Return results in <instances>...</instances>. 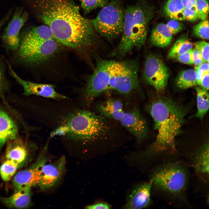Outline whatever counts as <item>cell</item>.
Masks as SVG:
<instances>
[{"label":"cell","mask_w":209,"mask_h":209,"mask_svg":"<svg viewBox=\"0 0 209 209\" xmlns=\"http://www.w3.org/2000/svg\"><path fill=\"white\" fill-rule=\"evenodd\" d=\"M37 17L58 43L75 49L89 48L97 40L90 20L72 0H34Z\"/></svg>","instance_id":"6da1fadb"},{"label":"cell","mask_w":209,"mask_h":209,"mask_svg":"<svg viewBox=\"0 0 209 209\" xmlns=\"http://www.w3.org/2000/svg\"><path fill=\"white\" fill-rule=\"evenodd\" d=\"M149 109L157 134L154 142L140 155L156 164L176 156L175 140L181 132L185 112L176 102L165 98L153 101Z\"/></svg>","instance_id":"7a4b0ae2"},{"label":"cell","mask_w":209,"mask_h":209,"mask_svg":"<svg viewBox=\"0 0 209 209\" xmlns=\"http://www.w3.org/2000/svg\"><path fill=\"white\" fill-rule=\"evenodd\" d=\"M138 69L137 59L98 58L83 91L84 104L88 107L97 97L108 90L124 95L136 91L139 87Z\"/></svg>","instance_id":"3957f363"},{"label":"cell","mask_w":209,"mask_h":209,"mask_svg":"<svg viewBox=\"0 0 209 209\" xmlns=\"http://www.w3.org/2000/svg\"><path fill=\"white\" fill-rule=\"evenodd\" d=\"M67 114H59L58 125L51 132L58 136L84 144L102 143L107 138L109 127L105 118L85 110L74 109Z\"/></svg>","instance_id":"277c9868"},{"label":"cell","mask_w":209,"mask_h":209,"mask_svg":"<svg viewBox=\"0 0 209 209\" xmlns=\"http://www.w3.org/2000/svg\"><path fill=\"white\" fill-rule=\"evenodd\" d=\"M188 166L174 159L155 165L149 181L156 194L170 204L190 207L187 192L190 179Z\"/></svg>","instance_id":"5b68a950"},{"label":"cell","mask_w":209,"mask_h":209,"mask_svg":"<svg viewBox=\"0 0 209 209\" xmlns=\"http://www.w3.org/2000/svg\"><path fill=\"white\" fill-rule=\"evenodd\" d=\"M151 16L150 9L142 0L127 7L121 38L109 56L121 60L134 49L139 50L145 42Z\"/></svg>","instance_id":"8992f818"},{"label":"cell","mask_w":209,"mask_h":209,"mask_svg":"<svg viewBox=\"0 0 209 209\" xmlns=\"http://www.w3.org/2000/svg\"><path fill=\"white\" fill-rule=\"evenodd\" d=\"M122 0H111L90 20L96 31L109 41H111L122 34L124 12Z\"/></svg>","instance_id":"52a82bcc"},{"label":"cell","mask_w":209,"mask_h":209,"mask_svg":"<svg viewBox=\"0 0 209 209\" xmlns=\"http://www.w3.org/2000/svg\"><path fill=\"white\" fill-rule=\"evenodd\" d=\"M58 42L54 38L34 43L20 45L18 55L29 65L39 64L51 57L57 50Z\"/></svg>","instance_id":"ba28073f"},{"label":"cell","mask_w":209,"mask_h":209,"mask_svg":"<svg viewBox=\"0 0 209 209\" xmlns=\"http://www.w3.org/2000/svg\"><path fill=\"white\" fill-rule=\"evenodd\" d=\"M143 73L148 84L158 91L165 90L170 74L168 68L162 60L154 55H149L145 61Z\"/></svg>","instance_id":"9c48e42d"},{"label":"cell","mask_w":209,"mask_h":209,"mask_svg":"<svg viewBox=\"0 0 209 209\" xmlns=\"http://www.w3.org/2000/svg\"><path fill=\"white\" fill-rule=\"evenodd\" d=\"M28 17V12L23 9L17 8L15 9L12 19L4 30L2 37L3 41L9 49L14 51L18 49L20 41V32Z\"/></svg>","instance_id":"30bf717a"},{"label":"cell","mask_w":209,"mask_h":209,"mask_svg":"<svg viewBox=\"0 0 209 209\" xmlns=\"http://www.w3.org/2000/svg\"><path fill=\"white\" fill-rule=\"evenodd\" d=\"M45 151L44 149L36 162L31 167L19 172L15 176L13 182L17 191L26 188H31L38 184L42 168L47 161Z\"/></svg>","instance_id":"8fae6325"},{"label":"cell","mask_w":209,"mask_h":209,"mask_svg":"<svg viewBox=\"0 0 209 209\" xmlns=\"http://www.w3.org/2000/svg\"><path fill=\"white\" fill-rule=\"evenodd\" d=\"M8 65L10 74L23 87L26 95H36L58 100L68 99L57 92L51 84L38 83L22 79L15 72L9 64Z\"/></svg>","instance_id":"7c38bea8"},{"label":"cell","mask_w":209,"mask_h":209,"mask_svg":"<svg viewBox=\"0 0 209 209\" xmlns=\"http://www.w3.org/2000/svg\"><path fill=\"white\" fill-rule=\"evenodd\" d=\"M120 121L138 142H142L147 136L148 128L147 122L137 109L135 108L129 111L125 112Z\"/></svg>","instance_id":"4fadbf2b"},{"label":"cell","mask_w":209,"mask_h":209,"mask_svg":"<svg viewBox=\"0 0 209 209\" xmlns=\"http://www.w3.org/2000/svg\"><path fill=\"white\" fill-rule=\"evenodd\" d=\"M66 163V158L62 156L54 163L44 165L38 184L42 191L51 188L60 180L65 171Z\"/></svg>","instance_id":"5bb4252c"},{"label":"cell","mask_w":209,"mask_h":209,"mask_svg":"<svg viewBox=\"0 0 209 209\" xmlns=\"http://www.w3.org/2000/svg\"><path fill=\"white\" fill-rule=\"evenodd\" d=\"M152 184L149 181L134 188L129 195L125 206L127 209H141L148 206L150 202Z\"/></svg>","instance_id":"9a60e30c"},{"label":"cell","mask_w":209,"mask_h":209,"mask_svg":"<svg viewBox=\"0 0 209 209\" xmlns=\"http://www.w3.org/2000/svg\"><path fill=\"white\" fill-rule=\"evenodd\" d=\"M20 37L19 45L39 42L54 39L51 29L45 25L29 28L23 33Z\"/></svg>","instance_id":"2e32d148"},{"label":"cell","mask_w":209,"mask_h":209,"mask_svg":"<svg viewBox=\"0 0 209 209\" xmlns=\"http://www.w3.org/2000/svg\"><path fill=\"white\" fill-rule=\"evenodd\" d=\"M99 114L109 119L120 121L124 113L123 104L119 100L109 99L97 107Z\"/></svg>","instance_id":"e0dca14e"},{"label":"cell","mask_w":209,"mask_h":209,"mask_svg":"<svg viewBox=\"0 0 209 209\" xmlns=\"http://www.w3.org/2000/svg\"><path fill=\"white\" fill-rule=\"evenodd\" d=\"M17 127L9 116L0 110V147L9 140L16 138Z\"/></svg>","instance_id":"ac0fdd59"},{"label":"cell","mask_w":209,"mask_h":209,"mask_svg":"<svg viewBox=\"0 0 209 209\" xmlns=\"http://www.w3.org/2000/svg\"><path fill=\"white\" fill-rule=\"evenodd\" d=\"M173 35L166 24L161 23L153 29L150 40L153 45L164 48L170 44L172 39Z\"/></svg>","instance_id":"d6986e66"},{"label":"cell","mask_w":209,"mask_h":209,"mask_svg":"<svg viewBox=\"0 0 209 209\" xmlns=\"http://www.w3.org/2000/svg\"><path fill=\"white\" fill-rule=\"evenodd\" d=\"M30 188H26L17 190L13 194L3 198V202L9 207L23 208L30 204L31 198Z\"/></svg>","instance_id":"ffe728a7"},{"label":"cell","mask_w":209,"mask_h":209,"mask_svg":"<svg viewBox=\"0 0 209 209\" xmlns=\"http://www.w3.org/2000/svg\"><path fill=\"white\" fill-rule=\"evenodd\" d=\"M15 139L12 140V142L8 146L6 157L7 159L13 160L20 164L26 158L27 151L24 145Z\"/></svg>","instance_id":"44dd1931"},{"label":"cell","mask_w":209,"mask_h":209,"mask_svg":"<svg viewBox=\"0 0 209 209\" xmlns=\"http://www.w3.org/2000/svg\"><path fill=\"white\" fill-rule=\"evenodd\" d=\"M175 82L177 86L182 89H186L198 85L196 71L190 69L183 71L177 76Z\"/></svg>","instance_id":"7402d4cb"},{"label":"cell","mask_w":209,"mask_h":209,"mask_svg":"<svg viewBox=\"0 0 209 209\" xmlns=\"http://www.w3.org/2000/svg\"><path fill=\"white\" fill-rule=\"evenodd\" d=\"M195 89L197 93V110L195 116L202 120L208 110V90L201 87H196Z\"/></svg>","instance_id":"603a6c76"},{"label":"cell","mask_w":209,"mask_h":209,"mask_svg":"<svg viewBox=\"0 0 209 209\" xmlns=\"http://www.w3.org/2000/svg\"><path fill=\"white\" fill-rule=\"evenodd\" d=\"M184 8L181 0H168L164 10L166 15L172 19L183 21L185 20L183 16Z\"/></svg>","instance_id":"cb8c5ba5"},{"label":"cell","mask_w":209,"mask_h":209,"mask_svg":"<svg viewBox=\"0 0 209 209\" xmlns=\"http://www.w3.org/2000/svg\"><path fill=\"white\" fill-rule=\"evenodd\" d=\"M192 43L185 37H181L175 42L167 55L169 59L176 58L187 51L192 49Z\"/></svg>","instance_id":"d4e9b609"},{"label":"cell","mask_w":209,"mask_h":209,"mask_svg":"<svg viewBox=\"0 0 209 209\" xmlns=\"http://www.w3.org/2000/svg\"><path fill=\"white\" fill-rule=\"evenodd\" d=\"M20 164L10 159L5 161L0 168V174L2 179L5 181L10 180L15 173Z\"/></svg>","instance_id":"484cf974"},{"label":"cell","mask_w":209,"mask_h":209,"mask_svg":"<svg viewBox=\"0 0 209 209\" xmlns=\"http://www.w3.org/2000/svg\"><path fill=\"white\" fill-rule=\"evenodd\" d=\"M81 3L84 14L85 15L91 11L98 8H103L109 0H78Z\"/></svg>","instance_id":"4316f807"},{"label":"cell","mask_w":209,"mask_h":209,"mask_svg":"<svg viewBox=\"0 0 209 209\" xmlns=\"http://www.w3.org/2000/svg\"><path fill=\"white\" fill-rule=\"evenodd\" d=\"M209 21L207 19L194 26L193 33L197 37L205 39H209Z\"/></svg>","instance_id":"83f0119b"},{"label":"cell","mask_w":209,"mask_h":209,"mask_svg":"<svg viewBox=\"0 0 209 209\" xmlns=\"http://www.w3.org/2000/svg\"><path fill=\"white\" fill-rule=\"evenodd\" d=\"M196 8L199 19L202 20L207 19L209 13L208 2L207 0H197Z\"/></svg>","instance_id":"f1b7e54d"},{"label":"cell","mask_w":209,"mask_h":209,"mask_svg":"<svg viewBox=\"0 0 209 209\" xmlns=\"http://www.w3.org/2000/svg\"><path fill=\"white\" fill-rule=\"evenodd\" d=\"M194 48L201 53L204 62H209V44L206 42L202 40L195 42Z\"/></svg>","instance_id":"f546056e"},{"label":"cell","mask_w":209,"mask_h":209,"mask_svg":"<svg viewBox=\"0 0 209 209\" xmlns=\"http://www.w3.org/2000/svg\"><path fill=\"white\" fill-rule=\"evenodd\" d=\"M176 60L183 64L192 65L193 64L192 49L190 50L177 57Z\"/></svg>","instance_id":"4dcf8cb0"},{"label":"cell","mask_w":209,"mask_h":209,"mask_svg":"<svg viewBox=\"0 0 209 209\" xmlns=\"http://www.w3.org/2000/svg\"><path fill=\"white\" fill-rule=\"evenodd\" d=\"M183 16L185 20L191 22L196 21L199 19L196 8L189 9L184 8Z\"/></svg>","instance_id":"1f68e13d"},{"label":"cell","mask_w":209,"mask_h":209,"mask_svg":"<svg viewBox=\"0 0 209 209\" xmlns=\"http://www.w3.org/2000/svg\"><path fill=\"white\" fill-rule=\"evenodd\" d=\"M173 35H175L181 31L183 28V24L178 20L172 19L166 24Z\"/></svg>","instance_id":"d6a6232c"},{"label":"cell","mask_w":209,"mask_h":209,"mask_svg":"<svg viewBox=\"0 0 209 209\" xmlns=\"http://www.w3.org/2000/svg\"><path fill=\"white\" fill-rule=\"evenodd\" d=\"M209 62H205L199 65L196 66L195 70L197 75V84L203 75L209 72Z\"/></svg>","instance_id":"836d02e7"},{"label":"cell","mask_w":209,"mask_h":209,"mask_svg":"<svg viewBox=\"0 0 209 209\" xmlns=\"http://www.w3.org/2000/svg\"><path fill=\"white\" fill-rule=\"evenodd\" d=\"M193 64L197 66L205 62L200 52L197 48L192 49Z\"/></svg>","instance_id":"e575fe53"},{"label":"cell","mask_w":209,"mask_h":209,"mask_svg":"<svg viewBox=\"0 0 209 209\" xmlns=\"http://www.w3.org/2000/svg\"><path fill=\"white\" fill-rule=\"evenodd\" d=\"M209 73H206L203 75L198 84L200 87L207 90L209 89Z\"/></svg>","instance_id":"d590c367"},{"label":"cell","mask_w":209,"mask_h":209,"mask_svg":"<svg viewBox=\"0 0 209 209\" xmlns=\"http://www.w3.org/2000/svg\"><path fill=\"white\" fill-rule=\"evenodd\" d=\"M7 85V82L3 68L0 64V94L3 91Z\"/></svg>","instance_id":"8d00e7d4"},{"label":"cell","mask_w":209,"mask_h":209,"mask_svg":"<svg viewBox=\"0 0 209 209\" xmlns=\"http://www.w3.org/2000/svg\"><path fill=\"white\" fill-rule=\"evenodd\" d=\"M89 209H110V206L107 203L103 202H99L89 205L86 208Z\"/></svg>","instance_id":"74e56055"},{"label":"cell","mask_w":209,"mask_h":209,"mask_svg":"<svg viewBox=\"0 0 209 209\" xmlns=\"http://www.w3.org/2000/svg\"><path fill=\"white\" fill-rule=\"evenodd\" d=\"M185 8H196L197 0H181Z\"/></svg>","instance_id":"f35d334b"}]
</instances>
